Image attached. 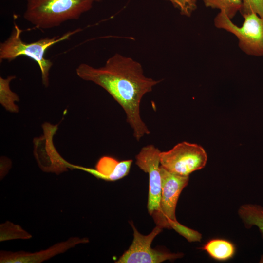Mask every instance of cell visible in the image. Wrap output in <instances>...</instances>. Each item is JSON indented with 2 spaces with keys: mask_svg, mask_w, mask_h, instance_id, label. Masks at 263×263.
<instances>
[{
  "mask_svg": "<svg viewBox=\"0 0 263 263\" xmlns=\"http://www.w3.org/2000/svg\"><path fill=\"white\" fill-rule=\"evenodd\" d=\"M83 80L94 82L105 90L124 110L126 120L139 141L150 131L140 115L143 97L161 80L146 76L141 64L130 57L115 54L99 68L81 63L76 69Z\"/></svg>",
  "mask_w": 263,
  "mask_h": 263,
  "instance_id": "6da1fadb",
  "label": "cell"
},
{
  "mask_svg": "<svg viewBox=\"0 0 263 263\" xmlns=\"http://www.w3.org/2000/svg\"><path fill=\"white\" fill-rule=\"evenodd\" d=\"M80 29L69 31L60 36L46 37L35 42L27 43L21 38L22 30L14 23L9 37L0 44V60L11 61L17 57L23 56H27L37 62L41 73L43 84L47 87L49 84V72L53 65L52 62L45 58L46 51L52 46L59 42L67 40Z\"/></svg>",
  "mask_w": 263,
  "mask_h": 263,
  "instance_id": "7a4b0ae2",
  "label": "cell"
},
{
  "mask_svg": "<svg viewBox=\"0 0 263 263\" xmlns=\"http://www.w3.org/2000/svg\"><path fill=\"white\" fill-rule=\"evenodd\" d=\"M94 0H27L24 18L36 28L48 29L78 19Z\"/></svg>",
  "mask_w": 263,
  "mask_h": 263,
  "instance_id": "3957f363",
  "label": "cell"
},
{
  "mask_svg": "<svg viewBox=\"0 0 263 263\" xmlns=\"http://www.w3.org/2000/svg\"><path fill=\"white\" fill-rule=\"evenodd\" d=\"M161 195L158 210L151 215L156 225L162 228L173 229L190 242L200 241L198 231L180 224L176 220L175 210L179 196L187 186L189 176L170 172L160 166Z\"/></svg>",
  "mask_w": 263,
  "mask_h": 263,
  "instance_id": "277c9868",
  "label": "cell"
},
{
  "mask_svg": "<svg viewBox=\"0 0 263 263\" xmlns=\"http://www.w3.org/2000/svg\"><path fill=\"white\" fill-rule=\"evenodd\" d=\"M241 26L235 24L223 11L214 19L215 26L234 35L238 46L245 54L255 56H263V18L255 13L243 16Z\"/></svg>",
  "mask_w": 263,
  "mask_h": 263,
  "instance_id": "5b68a950",
  "label": "cell"
},
{
  "mask_svg": "<svg viewBox=\"0 0 263 263\" xmlns=\"http://www.w3.org/2000/svg\"><path fill=\"white\" fill-rule=\"evenodd\" d=\"M160 166L168 171L183 176L203 169L207 155L201 146L187 142L179 143L171 150L161 151Z\"/></svg>",
  "mask_w": 263,
  "mask_h": 263,
  "instance_id": "8992f818",
  "label": "cell"
},
{
  "mask_svg": "<svg viewBox=\"0 0 263 263\" xmlns=\"http://www.w3.org/2000/svg\"><path fill=\"white\" fill-rule=\"evenodd\" d=\"M130 223L133 231V240L116 263H160L183 257L182 253H170L151 247L153 240L163 228L156 225L150 234L144 235L138 232L132 222Z\"/></svg>",
  "mask_w": 263,
  "mask_h": 263,
  "instance_id": "52a82bcc",
  "label": "cell"
},
{
  "mask_svg": "<svg viewBox=\"0 0 263 263\" xmlns=\"http://www.w3.org/2000/svg\"><path fill=\"white\" fill-rule=\"evenodd\" d=\"M161 151L153 145L143 147L135 156L136 164L143 171L148 173L149 190L147 204L150 215L159 207L161 195L162 179L160 173Z\"/></svg>",
  "mask_w": 263,
  "mask_h": 263,
  "instance_id": "ba28073f",
  "label": "cell"
},
{
  "mask_svg": "<svg viewBox=\"0 0 263 263\" xmlns=\"http://www.w3.org/2000/svg\"><path fill=\"white\" fill-rule=\"evenodd\" d=\"M88 242L87 239L75 237L68 241L57 244L49 249L39 252L31 253L23 252L12 253L1 251L0 263H40L80 243Z\"/></svg>",
  "mask_w": 263,
  "mask_h": 263,
  "instance_id": "9c48e42d",
  "label": "cell"
},
{
  "mask_svg": "<svg viewBox=\"0 0 263 263\" xmlns=\"http://www.w3.org/2000/svg\"><path fill=\"white\" fill-rule=\"evenodd\" d=\"M132 162V159L119 161L112 157L104 156L98 161L95 169L74 165L72 168L84 170L98 179L114 181L128 174Z\"/></svg>",
  "mask_w": 263,
  "mask_h": 263,
  "instance_id": "30bf717a",
  "label": "cell"
},
{
  "mask_svg": "<svg viewBox=\"0 0 263 263\" xmlns=\"http://www.w3.org/2000/svg\"><path fill=\"white\" fill-rule=\"evenodd\" d=\"M202 249L213 259L225 261L232 258L236 251L235 245L230 241L222 239H213L204 245Z\"/></svg>",
  "mask_w": 263,
  "mask_h": 263,
  "instance_id": "8fae6325",
  "label": "cell"
},
{
  "mask_svg": "<svg viewBox=\"0 0 263 263\" xmlns=\"http://www.w3.org/2000/svg\"><path fill=\"white\" fill-rule=\"evenodd\" d=\"M238 214L245 226L250 228L256 226L263 237V207L255 204H245L242 205Z\"/></svg>",
  "mask_w": 263,
  "mask_h": 263,
  "instance_id": "7c38bea8",
  "label": "cell"
},
{
  "mask_svg": "<svg viewBox=\"0 0 263 263\" xmlns=\"http://www.w3.org/2000/svg\"><path fill=\"white\" fill-rule=\"evenodd\" d=\"M15 78V76H9L5 79L0 77V101L6 110L16 113L19 111V108L14 102L19 101V99L10 87L11 81Z\"/></svg>",
  "mask_w": 263,
  "mask_h": 263,
  "instance_id": "4fadbf2b",
  "label": "cell"
},
{
  "mask_svg": "<svg viewBox=\"0 0 263 263\" xmlns=\"http://www.w3.org/2000/svg\"><path fill=\"white\" fill-rule=\"evenodd\" d=\"M205 6L212 9H218L224 12L227 16L232 19L242 4V0H202Z\"/></svg>",
  "mask_w": 263,
  "mask_h": 263,
  "instance_id": "5bb4252c",
  "label": "cell"
},
{
  "mask_svg": "<svg viewBox=\"0 0 263 263\" xmlns=\"http://www.w3.org/2000/svg\"><path fill=\"white\" fill-rule=\"evenodd\" d=\"M240 13L242 16L255 13L263 18V0H242Z\"/></svg>",
  "mask_w": 263,
  "mask_h": 263,
  "instance_id": "9a60e30c",
  "label": "cell"
},
{
  "mask_svg": "<svg viewBox=\"0 0 263 263\" xmlns=\"http://www.w3.org/2000/svg\"><path fill=\"white\" fill-rule=\"evenodd\" d=\"M10 230L11 232L0 234V241L12 239H29L31 236L23 230L19 226L10 222L4 223Z\"/></svg>",
  "mask_w": 263,
  "mask_h": 263,
  "instance_id": "2e32d148",
  "label": "cell"
},
{
  "mask_svg": "<svg viewBox=\"0 0 263 263\" xmlns=\"http://www.w3.org/2000/svg\"><path fill=\"white\" fill-rule=\"evenodd\" d=\"M169 1L181 14L190 16L197 8L196 0H166Z\"/></svg>",
  "mask_w": 263,
  "mask_h": 263,
  "instance_id": "e0dca14e",
  "label": "cell"
},
{
  "mask_svg": "<svg viewBox=\"0 0 263 263\" xmlns=\"http://www.w3.org/2000/svg\"><path fill=\"white\" fill-rule=\"evenodd\" d=\"M94 2H100L102 1V0H94Z\"/></svg>",
  "mask_w": 263,
  "mask_h": 263,
  "instance_id": "ac0fdd59",
  "label": "cell"
}]
</instances>
